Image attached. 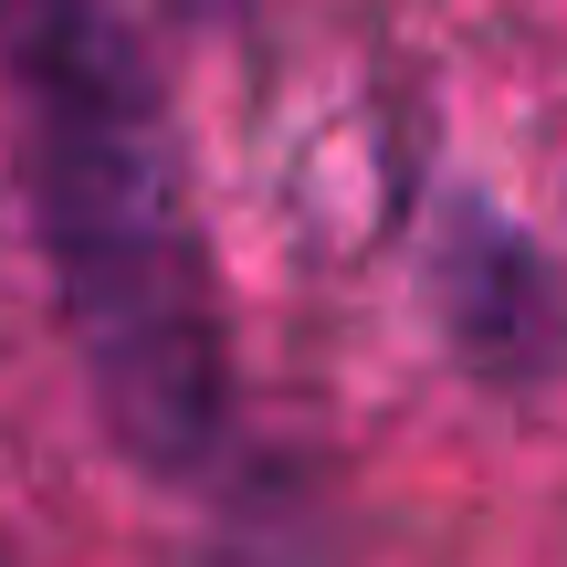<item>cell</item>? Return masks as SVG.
Segmentation results:
<instances>
[{
    "instance_id": "6da1fadb",
    "label": "cell",
    "mask_w": 567,
    "mask_h": 567,
    "mask_svg": "<svg viewBox=\"0 0 567 567\" xmlns=\"http://www.w3.org/2000/svg\"><path fill=\"white\" fill-rule=\"evenodd\" d=\"M21 147L74 358L126 463L189 473L221 442V295L147 53L105 0L21 11Z\"/></svg>"
},
{
    "instance_id": "7a4b0ae2",
    "label": "cell",
    "mask_w": 567,
    "mask_h": 567,
    "mask_svg": "<svg viewBox=\"0 0 567 567\" xmlns=\"http://www.w3.org/2000/svg\"><path fill=\"white\" fill-rule=\"evenodd\" d=\"M442 221H452V243L431 252V284H442V316H452V337H463V358H484L494 379L547 368L567 347V284H557V264L515 221H494V210H473V200H452Z\"/></svg>"
}]
</instances>
